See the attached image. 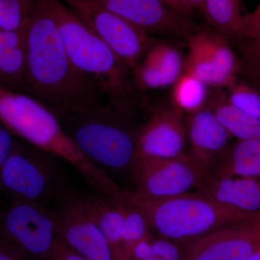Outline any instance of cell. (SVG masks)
<instances>
[{"instance_id":"30","label":"cell","mask_w":260,"mask_h":260,"mask_svg":"<svg viewBox=\"0 0 260 260\" xmlns=\"http://www.w3.org/2000/svg\"><path fill=\"white\" fill-rule=\"evenodd\" d=\"M244 53L248 70L260 78V39L245 41Z\"/></svg>"},{"instance_id":"1","label":"cell","mask_w":260,"mask_h":260,"mask_svg":"<svg viewBox=\"0 0 260 260\" xmlns=\"http://www.w3.org/2000/svg\"><path fill=\"white\" fill-rule=\"evenodd\" d=\"M25 44L24 93L58 119L107 104L97 85L73 64L55 23L37 0L25 29Z\"/></svg>"},{"instance_id":"13","label":"cell","mask_w":260,"mask_h":260,"mask_svg":"<svg viewBox=\"0 0 260 260\" xmlns=\"http://www.w3.org/2000/svg\"><path fill=\"white\" fill-rule=\"evenodd\" d=\"M114 15L148 34L188 39L199 30L161 0H95Z\"/></svg>"},{"instance_id":"37","label":"cell","mask_w":260,"mask_h":260,"mask_svg":"<svg viewBox=\"0 0 260 260\" xmlns=\"http://www.w3.org/2000/svg\"><path fill=\"white\" fill-rule=\"evenodd\" d=\"M114 256H115V260H133L124 251L114 253Z\"/></svg>"},{"instance_id":"8","label":"cell","mask_w":260,"mask_h":260,"mask_svg":"<svg viewBox=\"0 0 260 260\" xmlns=\"http://www.w3.org/2000/svg\"><path fill=\"white\" fill-rule=\"evenodd\" d=\"M208 175L187 153L178 158L135 160L132 191L149 199L173 198L196 191Z\"/></svg>"},{"instance_id":"17","label":"cell","mask_w":260,"mask_h":260,"mask_svg":"<svg viewBox=\"0 0 260 260\" xmlns=\"http://www.w3.org/2000/svg\"><path fill=\"white\" fill-rule=\"evenodd\" d=\"M25 32L0 30V85L24 93Z\"/></svg>"},{"instance_id":"28","label":"cell","mask_w":260,"mask_h":260,"mask_svg":"<svg viewBox=\"0 0 260 260\" xmlns=\"http://www.w3.org/2000/svg\"><path fill=\"white\" fill-rule=\"evenodd\" d=\"M237 39L244 41L260 39V4L243 16Z\"/></svg>"},{"instance_id":"9","label":"cell","mask_w":260,"mask_h":260,"mask_svg":"<svg viewBox=\"0 0 260 260\" xmlns=\"http://www.w3.org/2000/svg\"><path fill=\"white\" fill-rule=\"evenodd\" d=\"M107 43L133 71L153 45L150 35L111 13L95 0H61Z\"/></svg>"},{"instance_id":"40","label":"cell","mask_w":260,"mask_h":260,"mask_svg":"<svg viewBox=\"0 0 260 260\" xmlns=\"http://www.w3.org/2000/svg\"><path fill=\"white\" fill-rule=\"evenodd\" d=\"M256 221H257L258 223H260V213L257 214L256 215Z\"/></svg>"},{"instance_id":"24","label":"cell","mask_w":260,"mask_h":260,"mask_svg":"<svg viewBox=\"0 0 260 260\" xmlns=\"http://www.w3.org/2000/svg\"><path fill=\"white\" fill-rule=\"evenodd\" d=\"M143 59L155 65L161 73L167 87L177 82L184 70V59L178 49L167 44L152 46Z\"/></svg>"},{"instance_id":"23","label":"cell","mask_w":260,"mask_h":260,"mask_svg":"<svg viewBox=\"0 0 260 260\" xmlns=\"http://www.w3.org/2000/svg\"><path fill=\"white\" fill-rule=\"evenodd\" d=\"M187 43L188 54L184 59V72L215 89H226L238 79H231L220 73L199 48L189 41Z\"/></svg>"},{"instance_id":"22","label":"cell","mask_w":260,"mask_h":260,"mask_svg":"<svg viewBox=\"0 0 260 260\" xmlns=\"http://www.w3.org/2000/svg\"><path fill=\"white\" fill-rule=\"evenodd\" d=\"M172 87V104L186 114L198 112L208 104L209 87L186 72Z\"/></svg>"},{"instance_id":"2","label":"cell","mask_w":260,"mask_h":260,"mask_svg":"<svg viewBox=\"0 0 260 260\" xmlns=\"http://www.w3.org/2000/svg\"><path fill=\"white\" fill-rule=\"evenodd\" d=\"M55 23L75 66L100 90L107 105L133 118L139 105L133 72L61 0H37Z\"/></svg>"},{"instance_id":"12","label":"cell","mask_w":260,"mask_h":260,"mask_svg":"<svg viewBox=\"0 0 260 260\" xmlns=\"http://www.w3.org/2000/svg\"><path fill=\"white\" fill-rule=\"evenodd\" d=\"M179 245L184 260H249L260 249V223L232 224Z\"/></svg>"},{"instance_id":"33","label":"cell","mask_w":260,"mask_h":260,"mask_svg":"<svg viewBox=\"0 0 260 260\" xmlns=\"http://www.w3.org/2000/svg\"><path fill=\"white\" fill-rule=\"evenodd\" d=\"M15 142L8 129L0 128V167L11 153Z\"/></svg>"},{"instance_id":"27","label":"cell","mask_w":260,"mask_h":260,"mask_svg":"<svg viewBox=\"0 0 260 260\" xmlns=\"http://www.w3.org/2000/svg\"><path fill=\"white\" fill-rule=\"evenodd\" d=\"M228 99L238 109L260 119V90L237 79L226 88Z\"/></svg>"},{"instance_id":"10","label":"cell","mask_w":260,"mask_h":260,"mask_svg":"<svg viewBox=\"0 0 260 260\" xmlns=\"http://www.w3.org/2000/svg\"><path fill=\"white\" fill-rule=\"evenodd\" d=\"M52 210L56 239L87 260H115L114 250L89 216L82 195L66 192Z\"/></svg>"},{"instance_id":"16","label":"cell","mask_w":260,"mask_h":260,"mask_svg":"<svg viewBox=\"0 0 260 260\" xmlns=\"http://www.w3.org/2000/svg\"><path fill=\"white\" fill-rule=\"evenodd\" d=\"M209 175L215 177H260V140H237L229 145Z\"/></svg>"},{"instance_id":"7","label":"cell","mask_w":260,"mask_h":260,"mask_svg":"<svg viewBox=\"0 0 260 260\" xmlns=\"http://www.w3.org/2000/svg\"><path fill=\"white\" fill-rule=\"evenodd\" d=\"M56 239L47 204L11 200L0 208V250L28 260H48Z\"/></svg>"},{"instance_id":"35","label":"cell","mask_w":260,"mask_h":260,"mask_svg":"<svg viewBox=\"0 0 260 260\" xmlns=\"http://www.w3.org/2000/svg\"><path fill=\"white\" fill-rule=\"evenodd\" d=\"M186 3L193 10H196L203 15L204 9L205 0H186Z\"/></svg>"},{"instance_id":"21","label":"cell","mask_w":260,"mask_h":260,"mask_svg":"<svg viewBox=\"0 0 260 260\" xmlns=\"http://www.w3.org/2000/svg\"><path fill=\"white\" fill-rule=\"evenodd\" d=\"M241 0H205L203 16L225 38L237 39L243 16Z\"/></svg>"},{"instance_id":"19","label":"cell","mask_w":260,"mask_h":260,"mask_svg":"<svg viewBox=\"0 0 260 260\" xmlns=\"http://www.w3.org/2000/svg\"><path fill=\"white\" fill-rule=\"evenodd\" d=\"M208 106L232 138L260 140V119L233 105L223 89H215L209 96Z\"/></svg>"},{"instance_id":"20","label":"cell","mask_w":260,"mask_h":260,"mask_svg":"<svg viewBox=\"0 0 260 260\" xmlns=\"http://www.w3.org/2000/svg\"><path fill=\"white\" fill-rule=\"evenodd\" d=\"M186 41L199 48L220 73L231 79L238 78L242 61L228 44L226 38L215 30H198Z\"/></svg>"},{"instance_id":"26","label":"cell","mask_w":260,"mask_h":260,"mask_svg":"<svg viewBox=\"0 0 260 260\" xmlns=\"http://www.w3.org/2000/svg\"><path fill=\"white\" fill-rule=\"evenodd\" d=\"M36 0H0V30L25 32Z\"/></svg>"},{"instance_id":"11","label":"cell","mask_w":260,"mask_h":260,"mask_svg":"<svg viewBox=\"0 0 260 260\" xmlns=\"http://www.w3.org/2000/svg\"><path fill=\"white\" fill-rule=\"evenodd\" d=\"M186 153L185 113L172 104L154 108L138 127L135 160L178 158Z\"/></svg>"},{"instance_id":"4","label":"cell","mask_w":260,"mask_h":260,"mask_svg":"<svg viewBox=\"0 0 260 260\" xmlns=\"http://www.w3.org/2000/svg\"><path fill=\"white\" fill-rule=\"evenodd\" d=\"M0 121L30 146L69 164L88 184L102 179V172L85 158L55 114L28 94L0 85Z\"/></svg>"},{"instance_id":"41","label":"cell","mask_w":260,"mask_h":260,"mask_svg":"<svg viewBox=\"0 0 260 260\" xmlns=\"http://www.w3.org/2000/svg\"><path fill=\"white\" fill-rule=\"evenodd\" d=\"M2 193H1V191H0V194H1ZM0 208H1V207H0Z\"/></svg>"},{"instance_id":"25","label":"cell","mask_w":260,"mask_h":260,"mask_svg":"<svg viewBox=\"0 0 260 260\" xmlns=\"http://www.w3.org/2000/svg\"><path fill=\"white\" fill-rule=\"evenodd\" d=\"M121 191L114 197L119 200L122 209L121 240L123 250L126 253L135 243L151 236V231L144 213L135 205L126 201L121 195Z\"/></svg>"},{"instance_id":"5","label":"cell","mask_w":260,"mask_h":260,"mask_svg":"<svg viewBox=\"0 0 260 260\" xmlns=\"http://www.w3.org/2000/svg\"><path fill=\"white\" fill-rule=\"evenodd\" d=\"M59 120L85 158L99 171L109 178L112 173L131 176L138 129L132 124V118L103 104Z\"/></svg>"},{"instance_id":"6","label":"cell","mask_w":260,"mask_h":260,"mask_svg":"<svg viewBox=\"0 0 260 260\" xmlns=\"http://www.w3.org/2000/svg\"><path fill=\"white\" fill-rule=\"evenodd\" d=\"M58 158L34 147L15 142L0 167V191L11 200L47 204L65 193Z\"/></svg>"},{"instance_id":"31","label":"cell","mask_w":260,"mask_h":260,"mask_svg":"<svg viewBox=\"0 0 260 260\" xmlns=\"http://www.w3.org/2000/svg\"><path fill=\"white\" fill-rule=\"evenodd\" d=\"M151 236L139 241L130 247L126 254L133 260H149L154 256Z\"/></svg>"},{"instance_id":"15","label":"cell","mask_w":260,"mask_h":260,"mask_svg":"<svg viewBox=\"0 0 260 260\" xmlns=\"http://www.w3.org/2000/svg\"><path fill=\"white\" fill-rule=\"evenodd\" d=\"M196 191L255 218L260 213V177H215L208 174Z\"/></svg>"},{"instance_id":"36","label":"cell","mask_w":260,"mask_h":260,"mask_svg":"<svg viewBox=\"0 0 260 260\" xmlns=\"http://www.w3.org/2000/svg\"><path fill=\"white\" fill-rule=\"evenodd\" d=\"M0 260H28L20 257V256L13 255L6 251L0 250Z\"/></svg>"},{"instance_id":"29","label":"cell","mask_w":260,"mask_h":260,"mask_svg":"<svg viewBox=\"0 0 260 260\" xmlns=\"http://www.w3.org/2000/svg\"><path fill=\"white\" fill-rule=\"evenodd\" d=\"M153 254L164 260H184L180 246L172 241L158 237L152 239Z\"/></svg>"},{"instance_id":"38","label":"cell","mask_w":260,"mask_h":260,"mask_svg":"<svg viewBox=\"0 0 260 260\" xmlns=\"http://www.w3.org/2000/svg\"><path fill=\"white\" fill-rule=\"evenodd\" d=\"M249 260H260V249L256 251L255 254H254Z\"/></svg>"},{"instance_id":"14","label":"cell","mask_w":260,"mask_h":260,"mask_svg":"<svg viewBox=\"0 0 260 260\" xmlns=\"http://www.w3.org/2000/svg\"><path fill=\"white\" fill-rule=\"evenodd\" d=\"M187 153L210 174L223 155L232 135L207 104L198 112L186 114Z\"/></svg>"},{"instance_id":"3","label":"cell","mask_w":260,"mask_h":260,"mask_svg":"<svg viewBox=\"0 0 260 260\" xmlns=\"http://www.w3.org/2000/svg\"><path fill=\"white\" fill-rule=\"evenodd\" d=\"M123 198L141 210L150 231L159 237L184 244L255 216L233 209L198 191L165 198L149 199L132 190H121Z\"/></svg>"},{"instance_id":"18","label":"cell","mask_w":260,"mask_h":260,"mask_svg":"<svg viewBox=\"0 0 260 260\" xmlns=\"http://www.w3.org/2000/svg\"><path fill=\"white\" fill-rule=\"evenodd\" d=\"M83 198L89 216L107 238L114 253L122 251L123 212L119 200L98 191Z\"/></svg>"},{"instance_id":"34","label":"cell","mask_w":260,"mask_h":260,"mask_svg":"<svg viewBox=\"0 0 260 260\" xmlns=\"http://www.w3.org/2000/svg\"><path fill=\"white\" fill-rule=\"evenodd\" d=\"M171 10L186 18L190 16L194 10L186 3V0H161Z\"/></svg>"},{"instance_id":"39","label":"cell","mask_w":260,"mask_h":260,"mask_svg":"<svg viewBox=\"0 0 260 260\" xmlns=\"http://www.w3.org/2000/svg\"><path fill=\"white\" fill-rule=\"evenodd\" d=\"M149 260H164L162 258L159 257V256L154 255L153 257L150 258Z\"/></svg>"},{"instance_id":"32","label":"cell","mask_w":260,"mask_h":260,"mask_svg":"<svg viewBox=\"0 0 260 260\" xmlns=\"http://www.w3.org/2000/svg\"><path fill=\"white\" fill-rule=\"evenodd\" d=\"M48 260H87L68 245L56 239Z\"/></svg>"}]
</instances>
